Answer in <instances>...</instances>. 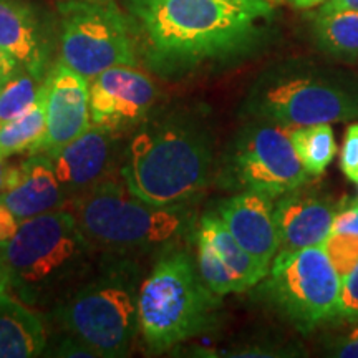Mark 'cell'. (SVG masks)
I'll return each mask as SVG.
<instances>
[{
    "label": "cell",
    "instance_id": "1",
    "mask_svg": "<svg viewBox=\"0 0 358 358\" xmlns=\"http://www.w3.org/2000/svg\"><path fill=\"white\" fill-rule=\"evenodd\" d=\"M274 7L266 0H127L138 48L163 77L250 50Z\"/></svg>",
    "mask_w": 358,
    "mask_h": 358
},
{
    "label": "cell",
    "instance_id": "2",
    "mask_svg": "<svg viewBox=\"0 0 358 358\" xmlns=\"http://www.w3.org/2000/svg\"><path fill=\"white\" fill-rule=\"evenodd\" d=\"M213 140L208 127L185 111L143 123L124 153L122 176L131 194L155 206H179L211 179Z\"/></svg>",
    "mask_w": 358,
    "mask_h": 358
},
{
    "label": "cell",
    "instance_id": "3",
    "mask_svg": "<svg viewBox=\"0 0 358 358\" xmlns=\"http://www.w3.org/2000/svg\"><path fill=\"white\" fill-rule=\"evenodd\" d=\"M217 308L219 295L206 285L198 264L185 250L161 257L138 294L140 330L155 353L206 332Z\"/></svg>",
    "mask_w": 358,
    "mask_h": 358
},
{
    "label": "cell",
    "instance_id": "4",
    "mask_svg": "<svg viewBox=\"0 0 358 358\" xmlns=\"http://www.w3.org/2000/svg\"><path fill=\"white\" fill-rule=\"evenodd\" d=\"M75 217L90 243L120 252L169 245L191 227V214L182 204H150L113 181L85 191L75 201Z\"/></svg>",
    "mask_w": 358,
    "mask_h": 358
},
{
    "label": "cell",
    "instance_id": "5",
    "mask_svg": "<svg viewBox=\"0 0 358 358\" xmlns=\"http://www.w3.org/2000/svg\"><path fill=\"white\" fill-rule=\"evenodd\" d=\"M88 237L75 214L50 211L24 219L0 254L8 285L30 301L65 280L87 254Z\"/></svg>",
    "mask_w": 358,
    "mask_h": 358
},
{
    "label": "cell",
    "instance_id": "6",
    "mask_svg": "<svg viewBox=\"0 0 358 358\" xmlns=\"http://www.w3.org/2000/svg\"><path fill=\"white\" fill-rule=\"evenodd\" d=\"M60 17V57L65 65L93 78L118 65H138L131 20L113 0H64Z\"/></svg>",
    "mask_w": 358,
    "mask_h": 358
},
{
    "label": "cell",
    "instance_id": "7",
    "mask_svg": "<svg viewBox=\"0 0 358 358\" xmlns=\"http://www.w3.org/2000/svg\"><path fill=\"white\" fill-rule=\"evenodd\" d=\"M342 279L322 245L279 250L262 292L301 332L337 320Z\"/></svg>",
    "mask_w": 358,
    "mask_h": 358
},
{
    "label": "cell",
    "instance_id": "8",
    "mask_svg": "<svg viewBox=\"0 0 358 358\" xmlns=\"http://www.w3.org/2000/svg\"><path fill=\"white\" fill-rule=\"evenodd\" d=\"M250 113L282 128L334 124L358 118V87L320 75H279L254 88Z\"/></svg>",
    "mask_w": 358,
    "mask_h": 358
},
{
    "label": "cell",
    "instance_id": "9",
    "mask_svg": "<svg viewBox=\"0 0 358 358\" xmlns=\"http://www.w3.org/2000/svg\"><path fill=\"white\" fill-rule=\"evenodd\" d=\"M62 322L96 357H124L136 330L138 297L122 282L88 285L65 303Z\"/></svg>",
    "mask_w": 358,
    "mask_h": 358
},
{
    "label": "cell",
    "instance_id": "10",
    "mask_svg": "<svg viewBox=\"0 0 358 358\" xmlns=\"http://www.w3.org/2000/svg\"><path fill=\"white\" fill-rule=\"evenodd\" d=\"M229 176L245 191L280 198L308 181L287 128L257 120L236 138L229 156Z\"/></svg>",
    "mask_w": 358,
    "mask_h": 358
},
{
    "label": "cell",
    "instance_id": "11",
    "mask_svg": "<svg viewBox=\"0 0 358 358\" xmlns=\"http://www.w3.org/2000/svg\"><path fill=\"white\" fill-rule=\"evenodd\" d=\"M196 244L199 274L219 297L244 292L261 284L268 274V268L262 267L237 243L217 214H206L201 219Z\"/></svg>",
    "mask_w": 358,
    "mask_h": 358
},
{
    "label": "cell",
    "instance_id": "12",
    "mask_svg": "<svg viewBox=\"0 0 358 358\" xmlns=\"http://www.w3.org/2000/svg\"><path fill=\"white\" fill-rule=\"evenodd\" d=\"M156 95L146 73L129 65L111 66L90 83L92 124L110 133L138 124L155 105Z\"/></svg>",
    "mask_w": 358,
    "mask_h": 358
},
{
    "label": "cell",
    "instance_id": "13",
    "mask_svg": "<svg viewBox=\"0 0 358 358\" xmlns=\"http://www.w3.org/2000/svg\"><path fill=\"white\" fill-rule=\"evenodd\" d=\"M47 133L38 153L52 156L92 127L88 78L64 62L48 71L42 82Z\"/></svg>",
    "mask_w": 358,
    "mask_h": 358
},
{
    "label": "cell",
    "instance_id": "14",
    "mask_svg": "<svg viewBox=\"0 0 358 358\" xmlns=\"http://www.w3.org/2000/svg\"><path fill=\"white\" fill-rule=\"evenodd\" d=\"M274 208L272 196L244 191L222 201L217 209V216L237 243L266 268H271L280 250Z\"/></svg>",
    "mask_w": 358,
    "mask_h": 358
},
{
    "label": "cell",
    "instance_id": "15",
    "mask_svg": "<svg viewBox=\"0 0 358 358\" xmlns=\"http://www.w3.org/2000/svg\"><path fill=\"white\" fill-rule=\"evenodd\" d=\"M342 206L337 201L301 191V187L282 194L274 208L280 250L322 245L332 232L334 219Z\"/></svg>",
    "mask_w": 358,
    "mask_h": 358
},
{
    "label": "cell",
    "instance_id": "16",
    "mask_svg": "<svg viewBox=\"0 0 358 358\" xmlns=\"http://www.w3.org/2000/svg\"><path fill=\"white\" fill-rule=\"evenodd\" d=\"M111 134L92 124L77 140L50 156L64 191L85 192L100 182L113 153Z\"/></svg>",
    "mask_w": 358,
    "mask_h": 358
},
{
    "label": "cell",
    "instance_id": "17",
    "mask_svg": "<svg viewBox=\"0 0 358 358\" xmlns=\"http://www.w3.org/2000/svg\"><path fill=\"white\" fill-rule=\"evenodd\" d=\"M0 47L35 78H45L47 37L34 7L24 0H0Z\"/></svg>",
    "mask_w": 358,
    "mask_h": 358
},
{
    "label": "cell",
    "instance_id": "18",
    "mask_svg": "<svg viewBox=\"0 0 358 358\" xmlns=\"http://www.w3.org/2000/svg\"><path fill=\"white\" fill-rule=\"evenodd\" d=\"M64 187L48 155L35 153L20 164V176L12 189L0 192V201L20 221L57 211L64 204Z\"/></svg>",
    "mask_w": 358,
    "mask_h": 358
},
{
    "label": "cell",
    "instance_id": "19",
    "mask_svg": "<svg viewBox=\"0 0 358 358\" xmlns=\"http://www.w3.org/2000/svg\"><path fill=\"white\" fill-rule=\"evenodd\" d=\"M47 335L37 313L0 294V358H30L43 352Z\"/></svg>",
    "mask_w": 358,
    "mask_h": 358
},
{
    "label": "cell",
    "instance_id": "20",
    "mask_svg": "<svg viewBox=\"0 0 358 358\" xmlns=\"http://www.w3.org/2000/svg\"><path fill=\"white\" fill-rule=\"evenodd\" d=\"M313 34L327 55L358 60V10L322 7L315 17Z\"/></svg>",
    "mask_w": 358,
    "mask_h": 358
},
{
    "label": "cell",
    "instance_id": "21",
    "mask_svg": "<svg viewBox=\"0 0 358 358\" xmlns=\"http://www.w3.org/2000/svg\"><path fill=\"white\" fill-rule=\"evenodd\" d=\"M47 122H45L43 92L40 88V101L29 113L0 127V159L29 151L30 155L38 153L42 146Z\"/></svg>",
    "mask_w": 358,
    "mask_h": 358
},
{
    "label": "cell",
    "instance_id": "22",
    "mask_svg": "<svg viewBox=\"0 0 358 358\" xmlns=\"http://www.w3.org/2000/svg\"><path fill=\"white\" fill-rule=\"evenodd\" d=\"M290 140L302 166L310 176H320L330 166L337 145L330 124H310L290 129Z\"/></svg>",
    "mask_w": 358,
    "mask_h": 358
},
{
    "label": "cell",
    "instance_id": "23",
    "mask_svg": "<svg viewBox=\"0 0 358 358\" xmlns=\"http://www.w3.org/2000/svg\"><path fill=\"white\" fill-rule=\"evenodd\" d=\"M40 80L34 75L15 73L0 88V127L29 113L40 101Z\"/></svg>",
    "mask_w": 358,
    "mask_h": 358
},
{
    "label": "cell",
    "instance_id": "24",
    "mask_svg": "<svg viewBox=\"0 0 358 358\" xmlns=\"http://www.w3.org/2000/svg\"><path fill=\"white\" fill-rule=\"evenodd\" d=\"M325 254L343 279L358 264V234L350 232H330L322 243Z\"/></svg>",
    "mask_w": 358,
    "mask_h": 358
},
{
    "label": "cell",
    "instance_id": "25",
    "mask_svg": "<svg viewBox=\"0 0 358 358\" xmlns=\"http://www.w3.org/2000/svg\"><path fill=\"white\" fill-rule=\"evenodd\" d=\"M337 320L358 324V264L342 279Z\"/></svg>",
    "mask_w": 358,
    "mask_h": 358
},
{
    "label": "cell",
    "instance_id": "26",
    "mask_svg": "<svg viewBox=\"0 0 358 358\" xmlns=\"http://www.w3.org/2000/svg\"><path fill=\"white\" fill-rule=\"evenodd\" d=\"M340 169L353 182H358V123L347 128L343 150L340 155Z\"/></svg>",
    "mask_w": 358,
    "mask_h": 358
},
{
    "label": "cell",
    "instance_id": "27",
    "mask_svg": "<svg viewBox=\"0 0 358 358\" xmlns=\"http://www.w3.org/2000/svg\"><path fill=\"white\" fill-rule=\"evenodd\" d=\"M327 353L332 357L358 358V324L347 334H340L327 342Z\"/></svg>",
    "mask_w": 358,
    "mask_h": 358
},
{
    "label": "cell",
    "instance_id": "28",
    "mask_svg": "<svg viewBox=\"0 0 358 358\" xmlns=\"http://www.w3.org/2000/svg\"><path fill=\"white\" fill-rule=\"evenodd\" d=\"M332 232H350L358 234V199L353 203H343L334 219Z\"/></svg>",
    "mask_w": 358,
    "mask_h": 358
},
{
    "label": "cell",
    "instance_id": "29",
    "mask_svg": "<svg viewBox=\"0 0 358 358\" xmlns=\"http://www.w3.org/2000/svg\"><path fill=\"white\" fill-rule=\"evenodd\" d=\"M20 219L0 201V244H7L19 229Z\"/></svg>",
    "mask_w": 358,
    "mask_h": 358
},
{
    "label": "cell",
    "instance_id": "30",
    "mask_svg": "<svg viewBox=\"0 0 358 358\" xmlns=\"http://www.w3.org/2000/svg\"><path fill=\"white\" fill-rule=\"evenodd\" d=\"M19 66V62H17L6 48L0 47V75L6 78H10L17 73Z\"/></svg>",
    "mask_w": 358,
    "mask_h": 358
},
{
    "label": "cell",
    "instance_id": "31",
    "mask_svg": "<svg viewBox=\"0 0 358 358\" xmlns=\"http://www.w3.org/2000/svg\"><path fill=\"white\" fill-rule=\"evenodd\" d=\"M322 7L327 8H350L358 10V0H327Z\"/></svg>",
    "mask_w": 358,
    "mask_h": 358
},
{
    "label": "cell",
    "instance_id": "32",
    "mask_svg": "<svg viewBox=\"0 0 358 358\" xmlns=\"http://www.w3.org/2000/svg\"><path fill=\"white\" fill-rule=\"evenodd\" d=\"M289 2L297 8H312V7L322 6V3H325L327 0H289Z\"/></svg>",
    "mask_w": 358,
    "mask_h": 358
},
{
    "label": "cell",
    "instance_id": "33",
    "mask_svg": "<svg viewBox=\"0 0 358 358\" xmlns=\"http://www.w3.org/2000/svg\"><path fill=\"white\" fill-rule=\"evenodd\" d=\"M7 285H8L7 274H6V271H3V267L0 266V294H6Z\"/></svg>",
    "mask_w": 358,
    "mask_h": 358
},
{
    "label": "cell",
    "instance_id": "34",
    "mask_svg": "<svg viewBox=\"0 0 358 358\" xmlns=\"http://www.w3.org/2000/svg\"><path fill=\"white\" fill-rule=\"evenodd\" d=\"M6 166H3V159H0V192L3 189V181H6Z\"/></svg>",
    "mask_w": 358,
    "mask_h": 358
},
{
    "label": "cell",
    "instance_id": "35",
    "mask_svg": "<svg viewBox=\"0 0 358 358\" xmlns=\"http://www.w3.org/2000/svg\"><path fill=\"white\" fill-rule=\"evenodd\" d=\"M266 2H268V3H274V6H279V3L284 2V0H266Z\"/></svg>",
    "mask_w": 358,
    "mask_h": 358
},
{
    "label": "cell",
    "instance_id": "36",
    "mask_svg": "<svg viewBox=\"0 0 358 358\" xmlns=\"http://www.w3.org/2000/svg\"><path fill=\"white\" fill-rule=\"evenodd\" d=\"M8 78H6V77H2V75H0V88L3 87V85H6V82H7Z\"/></svg>",
    "mask_w": 358,
    "mask_h": 358
},
{
    "label": "cell",
    "instance_id": "37",
    "mask_svg": "<svg viewBox=\"0 0 358 358\" xmlns=\"http://www.w3.org/2000/svg\"><path fill=\"white\" fill-rule=\"evenodd\" d=\"M2 249H3V244H0V254H2Z\"/></svg>",
    "mask_w": 358,
    "mask_h": 358
},
{
    "label": "cell",
    "instance_id": "38",
    "mask_svg": "<svg viewBox=\"0 0 358 358\" xmlns=\"http://www.w3.org/2000/svg\"><path fill=\"white\" fill-rule=\"evenodd\" d=\"M357 185H358V182H357Z\"/></svg>",
    "mask_w": 358,
    "mask_h": 358
}]
</instances>
